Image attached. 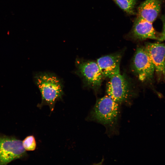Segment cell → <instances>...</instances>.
<instances>
[{
  "instance_id": "obj_1",
  "label": "cell",
  "mask_w": 165,
  "mask_h": 165,
  "mask_svg": "<svg viewBox=\"0 0 165 165\" xmlns=\"http://www.w3.org/2000/svg\"><path fill=\"white\" fill-rule=\"evenodd\" d=\"M33 78L41 95L42 101L38 107L41 108L48 105L53 112L57 102L61 101L64 94L62 80L54 73L46 72H36Z\"/></svg>"
},
{
  "instance_id": "obj_2",
  "label": "cell",
  "mask_w": 165,
  "mask_h": 165,
  "mask_svg": "<svg viewBox=\"0 0 165 165\" xmlns=\"http://www.w3.org/2000/svg\"><path fill=\"white\" fill-rule=\"evenodd\" d=\"M119 105L105 95L97 99L87 119L102 124L108 134L116 133L120 115Z\"/></svg>"
},
{
  "instance_id": "obj_3",
  "label": "cell",
  "mask_w": 165,
  "mask_h": 165,
  "mask_svg": "<svg viewBox=\"0 0 165 165\" xmlns=\"http://www.w3.org/2000/svg\"><path fill=\"white\" fill-rule=\"evenodd\" d=\"M74 73L81 79L84 87L96 91L104 78L97 62L77 57Z\"/></svg>"
},
{
  "instance_id": "obj_4",
  "label": "cell",
  "mask_w": 165,
  "mask_h": 165,
  "mask_svg": "<svg viewBox=\"0 0 165 165\" xmlns=\"http://www.w3.org/2000/svg\"><path fill=\"white\" fill-rule=\"evenodd\" d=\"M110 79L107 84V95L119 105L129 102L134 94L127 77L120 73Z\"/></svg>"
},
{
  "instance_id": "obj_5",
  "label": "cell",
  "mask_w": 165,
  "mask_h": 165,
  "mask_svg": "<svg viewBox=\"0 0 165 165\" xmlns=\"http://www.w3.org/2000/svg\"><path fill=\"white\" fill-rule=\"evenodd\" d=\"M132 70L142 82H149L153 79L155 68L145 46L138 47L133 58Z\"/></svg>"
},
{
  "instance_id": "obj_6",
  "label": "cell",
  "mask_w": 165,
  "mask_h": 165,
  "mask_svg": "<svg viewBox=\"0 0 165 165\" xmlns=\"http://www.w3.org/2000/svg\"><path fill=\"white\" fill-rule=\"evenodd\" d=\"M25 154L26 150L21 140L0 137V164H6Z\"/></svg>"
},
{
  "instance_id": "obj_7",
  "label": "cell",
  "mask_w": 165,
  "mask_h": 165,
  "mask_svg": "<svg viewBox=\"0 0 165 165\" xmlns=\"http://www.w3.org/2000/svg\"><path fill=\"white\" fill-rule=\"evenodd\" d=\"M144 46L154 65L158 79L165 80V44L147 43Z\"/></svg>"
},
{
  "instance_id": "obj_8",
  "label": "cell",
  "mask_w": 165,
  "mask_h": 165,
  "mask_svg": "<svg viewBox=\"0 0 165 165\" xmlns=\"http://www.w3.org/2000/svg\"><path fill=\"white\" fill-rule=\"evenodd\" d=\"M121 55L116 53L98 58L97 63L104 78H110L119 73Z\"/></svg>"
},
{
  "instance_id": "obj_9",
  "label": "cell",
  "mask_w": 165,
  "mask_h": 165,
  "mask_svg": "<svg viewBox=\"0 0 165 165\" xmlns=\"http://www.w3.org/2000/svg\"><path fill=\"white\" fill-rule=\"evenodd\" d=\"M132 34L134 38L141 40L147 39L158 40L159 37L152 23L138 16L134 23Z\"/></svg>"
},
{
  "instance_id": "obj_10",
  "label": "cell",
  "mask_w": 165,
  "mask_h": 165,
  "mask_svg": "<svg viewBox=\"0 0 165 165\" xmlns=\"http://www.w3.org/2000/svg\"><path fill=\"white\" fill-rule=\"evenodd\" d=\"M160 0H145L139 6L138 16L152 23L161 10Z\"/></svg>"
},
{
  "instance_id": "obj_11",
  "label": "cell",
  "mask_w": 165,
  "mask_h": 165,
  "mask_svg": "<svg viewBox=\"0 0 165 165\" xmlns=\"http://www.w3.org/2000/svg\"><path fill=\"white\" fill-rule=\"evenodd\" d=\"M116 4L128 13H134V9L136 0H113Z\"/></svg>"
},
{
  "instance_id": "obj_12",
  "label": "cell",
  "mask_w": 165,
  "mask_h": 165,
  "mask_svg": "<svg viewBox=\"0 0 165 165\" xmlns=\"http://www.w3.org/2000/svg\"><path fill=\"white\" fill-rule=\"evenodd\" d=\"M22 145L26 151H33L36 147V142L35 137L30 135L26 137L22 141Z\"/></svg>"
},
{
  "instance_id": "obj_13",
  "label": "cell",
  "mask_w": 165,
  "mask_h": 165,
  "mask_svg": "<svg viewBox=\"0 0 165 165\" xmlns=\"http://www.w3.org/2000/svg\"><path fill=\"white\" fill-rule=\"evenodd\" d=\"M163 22L162 31L159 35L158 40L160 41H165V16H164L162 18Z\"/></svg>"
}]
</instances>
